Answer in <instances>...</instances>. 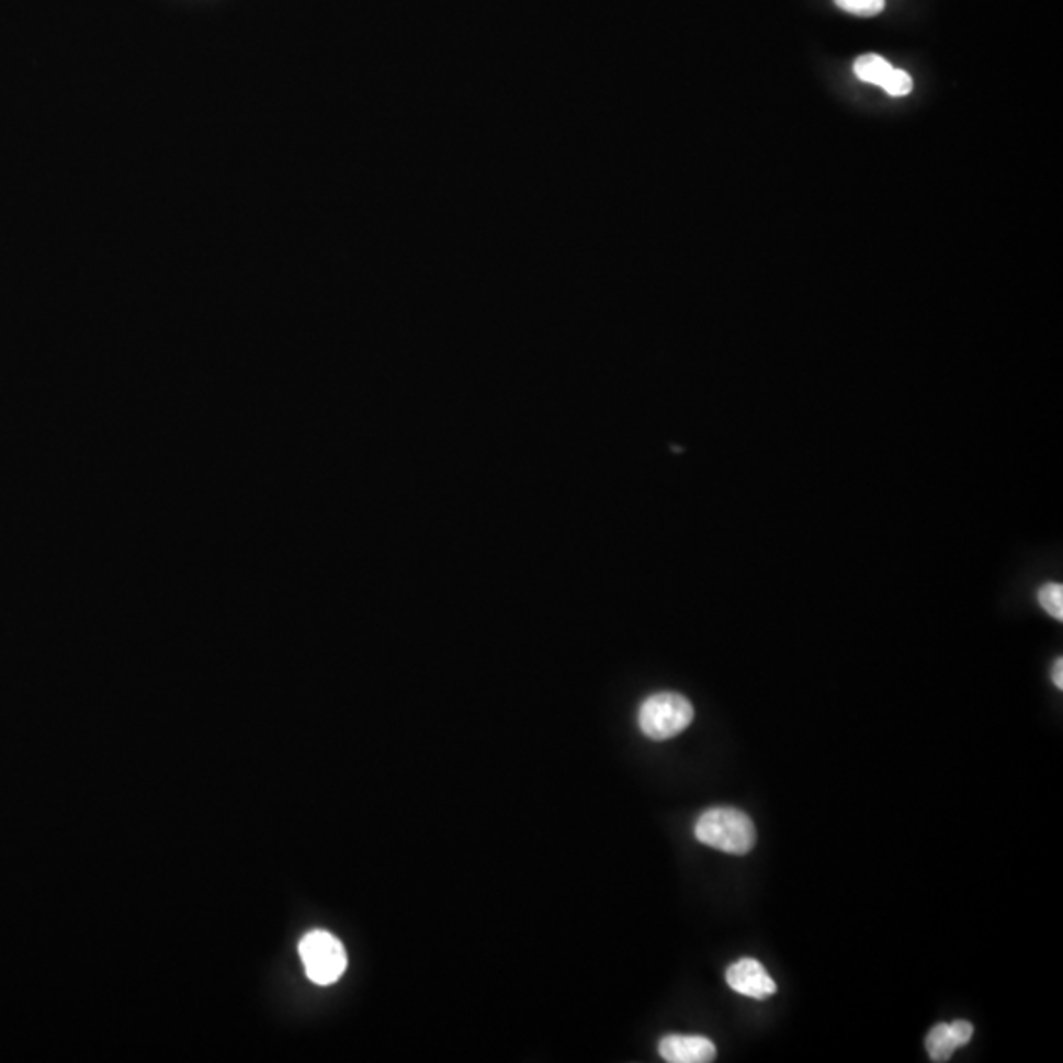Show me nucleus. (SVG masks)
Masks as SVG:
<instances>
[{
  "label": "nucleus",
  "mask_w": 1063,
  "mask_h": 1063,
  "mask_svg": "<svg viewBox=\"0 0 1063 1063\" xmlns=\"http://www.w3.org/2000/svg\"><path fill=\"white\" fill-rule=\"evenodd\" d=\"M696 837L708 847L728 855H747L757 844V829L745 812L735 807H711L700 815Z\"/></svg>",
  "instance_id": "nucleus-1"
},
{
  "label": "nucleus",
  "mask_w": 1063,
  "mask_h": 1063,
  "mask_svg": "<svg viewBox=\"0 0 1063 1063\" xmlns=\"http://www.w3.org/2000/svg\"><path fill=\"white\" fill-rule=\"evenodd\" d=\"M693 715L690 700L674 691H660L642 703L638 725L652 740H668L690 727Z\"/></svg>",
  "instance_id": "nucleus-2"
},
{
  "label": "nucleus",
  "mask_w": 1063,
  "mask_h": 1063,
  "mask_svg": "<svg viewBox=\"0 0 1063 1063\" xmlns=\"http://www.w3.org/2000/svg\"><path fill=\"white\" fill-rule=\"evenodd\" d=\"M299 958L307 977L316 985H333L346 973L347 951L343 943L329 931L314 929L299 941Z\"/></svg>",
  "instance_id": "nucleus-3"
},
{
  "label": "nucleus",
  "mask_w": 1063,
  "mask_h": 1063,
  "mask_svg": "<svg viewBox=\"0 0 1063 1063\" xmlns=\"http://www.w3.org/2000/svg\"><path fill=\"white\" fill-rule=\"evenodd\" d=\"M728 987L750 998H768L777 993V983L757 959H738L727 969Z\"/></svg>",
  "instance_id": "nucleus-4"
},
{
  "label": "nucleus",
  "mask_w": 1063,
  "mask_h": 1063,
  "mask_svg": "<svg viewBox=\"0 0 1063 1063\" xmlns=\"http://www.w3.org/2000/svg\"><path fill=\"white\" fill-rule=\"evenodd\" d=\"M855 73L867 83L882 87L889 95H908L912 91V79L908 73L892 68L886 59L877 54H864L861 58H857Z\"/></svg>",
  "instance_id": "nucleus-5"
},
{
  "label": "nucleus",
  "mask_w": 1063,
  "mask_h": 1063,
  "mask_svg": "<svg viewBox=\"0 0 1063 1063\" xmlns=\"http://www.w3.org/2000/svg\"><path fill=\"white\" fill-rule=\"evenodd\" d=\"M658 1050L661 1058L670 1063H709L717 1055V1048L705 1036H666L661 1038Z\"/></svg>",
  "instance_id": "nucleus-6"
},
{
  "label": "nucleus",
  "mask_w": 1063,
  "mask_h": 1063,
  "mask_svg": "<svg viewBox=\"0 0 1063 1063\" xmlns=\"http://www.w3.org/2000/svg\"><path fill=\"white\" fill-rule=\"evenodd\" d=\"M973 1032L975 1030L968 1020H955L951 1025L934 1026L929 1030L928 1038H926L929 1060L938 1063L948 1062L955 1050L971 1042Z\"/></svg>",
  "instance_id": "nucleus-7"
},
{
  "label": "nucleus",
  "mask_w": 1063,
  "mask_h": 1063,
  "mask_svg": "<svg viewBox=\"0 0 1063 1063\" xmlns=\"http://www.w3.org/2000/svg\"><path fill=\"white\" fill-rule=\"evenodd\" d=\"M1038 601L1042 604L1045 613L1054 617L1058 621H1063V585L1045 584L1038 591Z\"/></svg>",
  "instance_id": "nucleus-8"
},
{
  "label": "nucleus",
  "mask_w": 1063,
  "mask_h": 1063,
  "mask_svg": "<svg viewBox=\"0 0 1063 1063\" xmlns=\"http://www.w3.org/2000/svg\"><path fill=\"white\" fill-rule=\"evenodd\" d=\"M835 2L857 16H874L884 10V0H835Z\"/></svg>",
  "instance_id": "nucleus-9"
},
{
  "label": "nucleus",
  "mask_w": 1063,
  "mask_h": 1063,
  "mask_svg": "<svg viewBox=\"0 0 1063 1063\" xmlns=\"http://www.w3.org/2000/svg\"><path fill=\"white\" fill-rule=\"evenodd\" d=\"M1052 680H1054L1055 688L1062 690L1063 688V660L1058 658L1054 664V670H1052Z\"/></svg>",
  "instance_id": "nucleus-10"
}]
</instances>
